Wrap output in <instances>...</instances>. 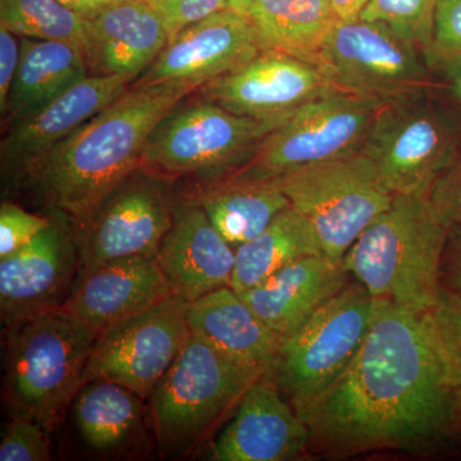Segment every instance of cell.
I'll list each match as a JSON object with an SVG mask.
<instances>
[{"label": "cell", "mask_w": 461, "mask_h": 461, "mask_svg": "<svg viewBox=\"0 0 461 461\" xmlns=\"http://www.w3.org/2000/svg\"><path fill=\"white\" fill-rule=\"evenodd\" d=\"M309 430V456L418 453L459 420L421 315L375 300L362 348L338 377L294 406Z\"/></svg>", "instance_id": "1"}, {"label": "cell", "mask_w": 461, "mask_h": 461, "mask_svg": "<svg viewBox=\"0 0 461 461\" xmlns=\"http://www.w3.org/2000/svg\"><path fill=\"white\" fill-rule=\"evenodd\" d=\"M189 85L133 87L90 118L25 172L18 186L32 190L50 212L80 223L135 169L151 132L182 100Z\"/></svg>", "instance_id": "2"}, {"label": "cell", "mask_w": 461, "mask_h": 461, "mask_svg": "<svg viewBox=\"0 0 461 461\" xmlns=\"http://www.w3.org/2000/svg\"><path fill=\"white\" fill-rule=\"evenodd\" d=\"M448 227L430 203L429 191L399 194L342 263L375 300L424 313L441 291L439 262Z\"/></svg>", "instance_id": "3"}, {"label": "cell", "mask_w": 461, "mask_h": 461, "mask_svg": "<svg viewBox=\"0 0 461 461\" xmlns=\"http://www.w3.org/2000/svg\"><path fill=\"white\" fill-rule=\"evenodd\" d=\"M5 395L11 417L51 433L83 386L96 333L65 308L5 324Z\"/></svg>", "instance_id": "4"}, {"label": "cell", "mask_w": 461, "mask_h": 461, "mask_svg": "<svg viewBox=\"0 0 461 461\" xmlns=\"http://www.w3.org/2000/svg\"><path fill=\"white\" fill-rule=\"evenodd\" d=\"M260 378L191 333L148 399L162 456L189 455Z\"/></svg>", "instance_id": "5"}, {"label": "cell", "mask_w": 461, "mask_h": 461, "mask_svg": "<svg viewBox=\"0 0 461 461\" xmlns=\"http://www.w3.org/2000/svg\"><path fill=\"white\" fill-rule=\"evenodd\" d=\"M184 100L154 129L141 156L142 168L168 180L180 176L203 182L227 177L284 122L232 113L199 95L186 104Z\"/></svg>", "instance_id": "6"}, {"label": "cell", "mask_w": 461, "mask_h": 461, "mask_svg": "<svg viewBox=\"0 0 461 461\" xmlns=\"http://www.w3.org/2000/svg\"><path fill=\"white\" fill-rule=\"evenodd\" d=\"M426 91L382 103L362 148L393 195L429 193L459 158L460 123Z\"/></svg>", "instance_id": "7"}, {"label": "cell", "mask_w": 461, "mask_h": 461, "mask_svg": "<svg viewBox=\"0 0 461 461\" xmlns=\"http://www.w3.org/2000/svg\"><path fill=\"white\" fill-rule=\"evenodd\" d=\"M271 181L311 223L324 256L333 260L344 259L363 230L395 198L362 149Z\"/></svg>", "instance_id": "8"}, {"label": "cell", "mask_w": 461, "mask_h": 461, "mask_svg": "<svg viewBox=\"0 0 461 461\" xmlns=\"http://www.w3.org/2000/svg\"><path fill=\"white\" fill-rule=\"evenodd\" d=\"M382 100L336 90L296 109L227 177L271 181L360 150Z\"/></svg>", "instance_id": "9"}, {"label": "cell", "mask_w": 461, "mask_h": 461, "mask_svg": "<svg viewBox=\"0 0 461 461\" xmlns=\"http://www.w3.org/2000/svg\"><path fill=\"white\" fill-rule=\"evenodd\" d=\"M375 299L360 282H348L284 339L266 375L291 405L329 386L353 360L371 329Z\"/></svg>", "instance_id": "10"}, {"label": "cell", "mask_w": 461, "mask_h": 461, "mask_svg": "<svg viewBox=\"0 0 461 461\" xmlns=\"http://www.w3.org/2000/svg\"><path fill=\"white\" fill-rule=\"evenodd\" d=\"M176 204L168 178L139 167L86 220L74 224L78 272L120 258L157 256Z\"/></svg>", "instance_id": "11"}, {"label": "cell", "mask_w": 461, "mask_h": 461, "mask_svg": "<svg viewBox=\"0 0 461 461\" xmlns=\"http://www.w3.org/2000/svg\"><path fill=\"white\" fill-rule=\"evenodd\" d=\"M187 309L189 303L175 295L100 332L83 386L111 381L148 402L191 335Z\"/></svg>", "instance_id": "12"}, {"label": "cell", "mask_w": 461, "mask_h": 461, "mask_svg": "<svg viewBox=\"0 0 461 461\" xmlns=\"http://www.w3.org/2000/svg\"><path fill=\"white\" fill-rule=\"evenodd\" d=\"M418 48L384 23L339 20L324 50L321 71L339 89L387 102L427 90L429 74Z\"/></svg>", "instance_id": "13"}, {"label": "cell", "mask_w": 461, "mask_h": 461, "mask_svg": "<svg viewBox=\"0 0 461 461\" xmlns=\"http://www.w3.org/2000/svg\"><path fill=\"white\" fill-rule=\"evenodd\" d=\"M338 85L320 68L297 58L260 50L245 65L199 87L198 95L232 113L285 121Z\"/></svg>", "instance_id": "14"}, {"label": "cell", "mask_w": 461, "mask_h": 461, "mask_svg": "<svg viewBox=\"0 0 461 461\" xmlns=\"http://www.w3.org/2000/svg\"><path fill=\"white\" fill-rule=\"evenodd\" d=\"M29 244L0 259L3 324L63 308L78 272L74 223L58 212Z\"/></svg>", "instance_id": "15"}, {"label": "cell", "mask_w": 461, "mask_h": 461, "mask_svg": "<svg viewBox=\"0 0 461 461\" xmlns=\"http://www.w3.org/2000/svg\"><path fill=\"white\" fill-rule=\"evenodd\" d=\"M248 16L227 11L194 23L167 42L133 87L189 85L199 89L259 53Z\"/></svg>", "instance_id": "16"}, {"label": "cell", "mask_w": 461, "mask_h": 461, "mask_svg": "<svg viewBox=\"0 0 461 461\" xmlns=\"http://www.w3.org/2000/svg\"><path fill=\"white\" fill-rule=\"evenodd\" d=\"M309 430L271 379L254 382L212 444L217 461H288L308 455Z\"/></svg>", "instance_id": "17"}, {"label": "cell", "mask_w": 461, "mask_h": 461, "mask_svg": "<svg viewBox=\"0 0 461 461\" xmlns=\"http://www.w3.org/2000/svg\"><path fill=\"white\" fill-rule=\"evenodd\" d=\"M135 78L132 75L86 76L38 113L12 124L0 148L3 176L18 185L33 163L120 98Z\"/></svg>", "instance_id": "18"}, {"label": "cell", "mask_w": 461, "mask_h": 461, "mask_svg": "<svg viewBox=\"0 0 461 461\" xmlns=\"http://www.w3.org/2000/svg\"><path fill=\"white\" fill-rule=\"evenodd\" d=\"M175 295L157 256L120 258L78 272L63 308L99 335Z\"/></svg>", "instance_id": "19"}, {"label": "cell", "mask_w": 461, "mask_h": 461, "mask_svg": "<svg viewBox=\"0 0 461 461\" xmlns=\"http://www.w3.org/2000/svg\"><path fill=\"white\" fill-rule=\"evenodd\" d=\"M157 258L176 295L193 303L230 286L236 250L215 230L202 206L187 198L176 204L172 227Z\"/></svg>", "instance_id": "20"}, {"label": "cell", "mask_w": 461, "mask_h": 461, "mask_svg": "<svg viewBox=\"0 0 461 461\" xmlns=\"http://www.w3.org/2000/svg\"><path fill=\"white\" fill-rule=\"evenodd\" d=\"M187 321L193 335L263 377L271 372L284 341L230 286L189 303Z\"/></svg>", "instance_id": "21"}, {"label": "cell", "mask_w": 461, "mask_h": 461, "mask_svg": "<svg viewBox=\"0 0 461 461\" xmlns=\"http://www.w3.org/2000/svg\"><path fill=\"white\" fill-rule=\"evenodd\" d=\"M90 21V75L138 77L168 42L165 20L153 2L126 0L100 9Z\"/></svg>", "instance_id": "22"}, {"label": "cell", "mask_w": 461, "mask_h": 461, "mask_svg": "<svg viewBox=\"0 0 461 461\" xmlns=\"http://www.w3.org/2000/svg\"><path fill=\"white\" fill-rule=\"evenodd\" d=\"M348 278L342 260L317 254L288 264L240 296L264 323L285 339L344 288Z\"/></svg>", "instance_id": "23"}, {"label": "cell", "mask_w": 461, "mask_h": 461, "mask_svg": "<svg viewBox=\"0 0 461 461\" xmlns=\"http://www.w3.org/2000/svg\"><path fill=\"white\" fill-rule=\"evenodd\" d=\"M90 75L86 56L71 42L21 39L20 63L2 115L26 120Z\"/></svg>", "instance_id": "24"}, {"label": "cell", "mask_w": 461, "mask_h": 461, "mask_svg": "<svg viewBox=\"0 0 461 461\" xmlns=\"http://www.w3.org/2000/svg\"><path fill=\"white\" fill-rule=\"evenodd\" d=\"M248 17L260 50L297 58L321 71L339 21L332 0H254Z\"/></svg>", "instance_id": "25"}, {"label": "cell", "mask_w": 461, "mask_h": 461, "mask_svg": "<svg viewBox=\"0 0 461 461\" xmlns=\"http://www.w3.org/2000/svg\"><path fill=\"white\" fill-rule=\"evenodd\" d=\"M189 199L202 206L233 249L262 233L291 203L275 181L223 177L205 181Z\"/></svg>", "instance_id": "26"}, {"label": "cell", "mask_w": 461, "mask_h": 461, "mask_svg": "<svg viewBox=\"0 0 461 461\" xmlns=\"http://www.w3.org/2000/svg\"><path fill=\"white\" fill-rule=\"evenodd\" d=\"M145 402L122 384L87 382L71 403L72 420L87 447L96 453H114L138 435Z\"/></svg>", "instance_id": "27"}, {"label": "cell", "mask_w": 461, "mask_h": 461, "mask_svg": "<svg viewBox=\"0 0 461 461\" xmlns=\"http://www.w3.org/2000/svg\"><path fill=\"white\" fill-rule=\"evenodd\" d=\"M317 254L323 251L313 227L290 206L257 238L236 249L230 287L247 293L288 264Z\"/></svg>", "instance_id": "28"}, {"label": "cell", "mask_w": 461, "mask_h": 461, "mask_svg": "<svg viewBox=\"0 0 461 461\" xmlns=\"http://www.w3.org/2000/svg\"><path fill=\"white\" fill-rule=\"evenodd\" d=\"M0 25L21 38L71 42L90 48V21L59 0H0Z\"/></svg>", "instance_id": "29"}, {"label": "cell", "mask_w": 461, "mask_h": 461, "mask_svg": "<svg viewBox=\"0 0 461 461\" xmlns=\"http://www.w3.org/2000/svg\"><path fill=\"white\" fill-rule=\"evenodd\" d=\"M420 315L446 382L461 390V296L441 287L435 304Z\"/></svg>", "instance_id": "30"}, {"label": "cell", "mask_w": 461, "mask_h": 461, "mask_svg": "<svg viewBox=\"0 0 461 461\" xmlns=\"http://www.w3.org/2000/svg\"><path fill=\"white\" fill-rule=\"evenodd\" d=\"M438 0H368L359 18L381 23L429 51Z\"/></svg>", "instance_id": "31"}, {"label": "cell", "mask_w": 461, "mask_h": 461, "mask_svg": "<svg viewBox=\"0 0 461 461\" xmlns=\"http://www.w3.org/2000/svg\"><path fill=\"white\" fill-rule=\"evenodd\" d=\"M50 432L32 420L11 417L0 444L2 461L50 460Z\"/></svg>", "instance_id": "32"}, {"label": "cell", "mask_w": 461, "mask_h": 461, "mask_svg": "<svg viewBox=\"0 0 461 461\" xmlns=\"http://www.w3.org/2000/svg\"><path fill=\"white\" fill-rule=\"evenodd\" d=\"M50 222V214H33L16 203L5 200L0 205V259L25 247Z\"/></svg>", "instance_id": "33"}, {"label": "cell", "mask_w": 461, "mask_h": 461, "mask_svg": "<svg viewBox=\"0 0 461 461\" xmlns=\"http://www.w3.org/2000/svg\"><path fill=\"white\" fill-rule=\"evenodd\" d=\"M165 20L168 41L204 18L230 9L227 0H153Z\"/></svg>", "instance_id": "34"}, {"label": "cell", "mask_w": 461, "mask_h": 461, "mask_svg": "<svg viewBox=\"0 0 461 461\" xmlns=\"http://www.w3.org/2000/svg\"><path fill=\"white\" fill-rule=\"evenodd\" d=\"M433 58L461 54V0H438L435 12L432 44Z\"/></svg>", "instance_id": "35"}, {"label": "cell", "mask_w": 461, "mask_h": 461, "mask_svg": "<svg viewBox=\"0 0 461 461\" xmlns=\"http://www.w3.org/2000/svg\"><path fill=\"white\" fill-rule=\"evenodd\" d=\"M429 199L448 226H461V158L433 184Z\"/></svg>", "instance_id": "36"}, {"label": "cell", "mask_w": 461, "mask_h": 461, "mask_svg": "<svg viewBox=\"0 0 461 461\" xmlns=\"http://www.w3.org/2000/svg\"><path fill=\"white\" fill-rule=\"evenodd\" d=\"M439 284L444 290L461 296V226L451 224L439 262Z\"/></svg>", "instance_id": "37"}, {"label": "cell", "mask_w": 461, "mask_h": 461, "mask_svg": "<svg viewBox=\"0 0 461 461\" xmlns=\"http://www.w3.org/2000/svg\"><path fill=\"white\" fill-rule=\"evenodd\" d=\"M16 33L0 25V111L5 112L20 63L21 41Z\"/></svg>", "instance_id": "38"}, {"label": "cell", "mask_w": 461, "mask_h": 461, "mask_svg": "<svg viewBox=\"0 0 461 461\" xmlns=\"http://www.w3.org/2000/svg\"><path fill=\"white\" fill-rule=\"evenodd\" d=\"M433 62L442 66L451 93L461 102V54L447 58H433Z\"/></svg>", "instance_id": "39"}, {"label": "cell", "mask_w": 461, "mask_h": 461, "mask_svg": "<svg viewBox=\"0 0 461 461\" xmlns=\"http://www.w3.org/2000/svg\"><path fill=\"white\" fill-rule=\"evenodd\" d=\"M368 0H332L339 20L351 21L359 18Z\"/></svg>", "instance_id": "40"}, {"label": "cell", "mask_w": 461, "mask_h": 461, "mask_svg": "<svg viewBox=\"0 0 461 461\" xmlns=\"http://www.w3.org/2000/svg\"><path fill=\"white\" fill-rule=\"evenodd\" d=\"M59 2L87 18H93L102 9L94 3V0H59Z\"/></svg>", "instance_id": "41"}, {"label": "cell", "mask_w": 461, "mask_h": 461, "mask_svg": "<svg viewBox=\"0 0 461 461\" xmlns=\"http://www.w3.org/2000/svg\"><path fill=\"white\" fill-rule=\"evenodd\" d=\"M227 2H229L230 11L242 14V16H248L254 0H227Z\"/></svg>", "instance_id": "42"}, {"label": "cell", "mask_w": 461, "mask_h": 461, "mask_svg": "<svg viewBox=\"0 0 461 461\" xmlns=\"http://www.w3.org/2000/svg\"><path fill=\"white\" fill-rule=\"evenodd\" d=\"M126 2V0H94L96 5H99L100 8L107 7V5H117V3ZM149 2H153V0H149Z\"/></svg>", "instance_id": "43"}, {"label": "cell", "mask_w": 461, "mask_h": 461, "mask_svg": "<svg viewBox=\"0 0 461 461\" xmlns=\"http://www.w3.org/2000/svg\"><path fill=\"white\" fill-rule=\"evenodd\" d=\"M456 400H457V411H459V417H461V390L456 391Z\"/></svg>", "instance_id": "44"}]
</instances>
